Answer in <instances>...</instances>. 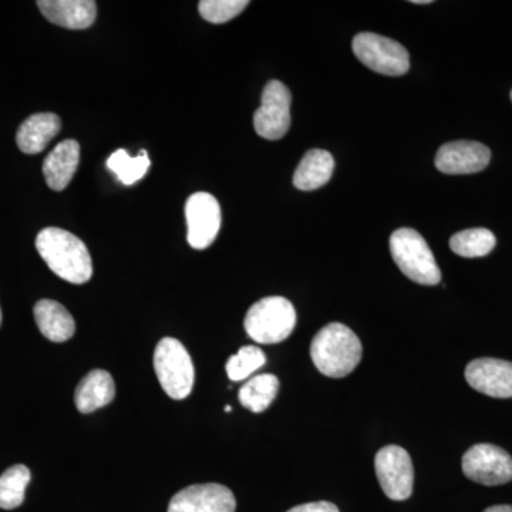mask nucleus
Returning <instances> with one entry per match:
<instances>
[{"mask_svg": "<svg viewBox=\"0 0 512 512\" xmlns=\"http://www.w3.org/2000/svg\"><path fill=\"white\" fill-rule=\"evenodd\" d=\"M36 249L50 271L64 281L82 285L92 279V256L82 239L72 232L55 227L45 228L37 235Z\"/></svg>", "mask_w": 512, "mask_h": 512, "instance_id": "obj_1", "label": "nucleus"}, {"mask_svg": "<svg viewBox=\"0 0 512 512\" xmlns=\"http://www.w3.org/2000/svg\"><path fill=\"white\" fill-rule=\"evenodd\" d=\"M362 343L342 323H330L312 340L313 365L322 375L340 379L350 375L362 360Z\"/></svg>", "mask_w": 512, "mask_h": 512, "instance_id": "obj_2", "label": "nucleus"}, {"mask_svg": "<svg viewBox=\"0 0 512 512\" xmlns=\"http://www.w3.org/2000/svg\"><path fill=\"white\" fill-rule=\"evenodd\" d=\"M390 252L407 278L420 285H437L441 271L426 239L412 228H400L390 237Z\"/></svg>", "mask_w": 512, "mask_h": 512, "instance_id": "obj_3", "label": "nucleus"}, {"mask_svg": "<svg viewBox=\"0 0 512 512\" xmlns=\"http://www.w3.org/2000/svg\"><path fill=\"white\" fill-rule=\"evenodd\" d=\"M249 338L261 345H275L292 335L296 326V311L288 299L269 296L249 308L245 316Z\"/></svg>", "mask_w": 512, "mask_h": 512, "instance_id": "obj_4", "label": "nucleus"}, {"mask_svg": "<svg viewBox=\"0 0 512 512\" xmlns=\"http://www.w3.org/2000/svg\"><path fill=\"white\" fill-rule=\"evenodd\" d=\"M154 369L161 387L171 399H187L195 380L194 363L180 340L164 338L154 352Z\"/></svg>", "mask_w": 512, "mask_h": 512, "instance_id": "obj_5", "label": "nucleus"}, {"mask_svg": "<svg viewBox=\"0 0 512 512\" xmlns=\"http://www.w3.org/2000/svg\"><path fill=\"white\" fill-rule=\"evenodd\" d=\"M353 53L366 67L384 76H403L409 72L410 56L396 40L363 32L352 42Z\"/></svg>", "mask_w": 512, "mask_h": 512, "instance_id": "obj_6", "label": "nucleus"}, {"mask_svg": "<svg viewBox=\"0 0 512 512\" xmlns=\"http://www.w3.org/2000/svg\"><path fill=\"white\" fill-rule=\"evenodd\" d=\"M292 94L278 80L266 84L262 93L261 107L255 111L254 127L258 136L265 140H281L291 127Z\"/></svg>", "mask_w": 512, "mask_h": 512, "instance_id": "obj_7", "label": "nucleus"}, {"mask_svg": "<svg viewBox=\"0 0 512 512\" xmlns=\"http://www.w3.org/2000/svg\"><path fill=\"white\" fill-rule=\"evenodd\" d=\"M463 473L474 483L503 485L512 480V457L494 444H476L463 456Z\"/></svg>", "mask_w": 512, "mask_h": 512, "instance_id": "obj_8", "label": "nucleus"}, {"mask_svg": "<svg viewBox=\"0 0 512 512\" xmlns=\"http://www.w3.org/2000/svg\"><path fill=\"white\" fill-rule=\"evenodd\" d=\"M377 480L383 493L393 501H404L413 494L412 458L399 446L383 447L375 458Z\"/></svg>", "mask_w": 512, "mask_h": 512, "instance_id": "obj_9", "label": "nucleus"}, {"mask_svg": "<svg viewBox=\"0 0 512 512\" xmlns=\"http://www.w3.org/2000/svg\"><path fill=\"white\" fill-rule=\"evenodd\" d=\"M188 244L192 248L207 249L217 239L221 228V207L208 192H195L185 204Z\"/></svg>", "mask_w": 512, "mask_h": 512, "instance_id": "obj_10", "label": "nucleus"}, {"mask_svg": "<svg viewBox=\"0 0 512 512\" xmlns=\"http://www.w3.org/2000/svg\"><path fill=\"white\" fill-rule=\"evenodd\" d=\"M237 500L221 484H195L171 498L168 512H235Z\"/></svg>", "mask_w": 512, "mask_h": 512, "instance_id": "obj_11", "label": "nucleus"}, {"mask_svg": "<svg viewBox=\"0 0 512 512\" xmlns=\"http://www.w3.org/2000/svg\"><path fill=\"white\" fill-rule=\"evenodd\" d=\"M467 383L477 392L495 399L512 397V363L507 360L483 357L468 363Z\"/></svg>", "mask_w": 512, "mask_h": 512, "instance_id": "obj_12", "label": "nucleus"}, {"mask_svg": "<svg viewBox=\"0 0 512 512\" xmlns=\"http://www.w3.org/2000/svg\"><path fill=\"white\" fill-rule=\"evenodd\" d=\"M491 151L477 141H453L437 151L436 167L448 175L476 174L490 164Z\"/></svg>", "mask_w": 512, "mask_h": 512, "instance_id": "obj_13", "label": "nucleus"}, {"mask_svg": "<svg viewBox=\"0 0 512 512\" xmlns=\"http://www.w3.org/2000/svg\"><path fill=\"white\" fill-rule=\"evenodd\" d=\"M37 6L50 23L66 29L90 28L97 16L93 0H39Z\"/></svg>", "mask_w": 512, "mask_h": 512, "instance_id": "obj_14", "label": "nucleus"}, {"mask_svg": "<svg viewBox=\"0 0 512 512\" xmlns=\"http://www.w3.org/2000/svg\"><path fill=\"white\" fill-rule=\"evenodd\" d=\"M80 163V146L76 140L57 144L43 161L46 183L53 191H63L73 180Z\"/></svg>", "mask_w": 512, "mask_h": 512, "instance_id": "obj_15", "label": "nucleus"}, {"mask_svg": "<svg viewBox=\"0 0 512 512\" xmlns=\"http://www.w3.org/2000/svg\"><path fill=\"white\" fill-rule=\"evenodd\" d=\"M114 397L116 384L113 377L106 370L96 369L83 377L74 394V402L80 413L89 414L113 402Z\"/></svg>", "mask_w": 512, "mask_h": 512, "instance_id": "obj_16", "label": "nucleus"}, {"mask_svg": "<svg viewBox=\"0 0 512 512\" xmlns=\"http://www.w3.org/2000/svg\"><path fill=\"white\" fill-rule=\"evenodd\" d=\"M62 121L55 113H37L23 121L16 134L20 151L39 154L59 134Z\"/></svg>", "mask_w": 512, "mask_h": 512, "instance_id": "obj_17", "label": "nucleus"}, {"mask_svg": "<svg viewBox=\"0 0 512 512\" xmlns=\"http://www.w3.org/2000/svg\"><path fill=\"white\" fill-rule=\"evenodd\" d=\"M33 312H35L37 328L45 338L56 343H63L73 338L76 322L62 303L52 299H42L36 303Z\"/></svg>", "mask_w": 512, "mask_h": 512, "instance_id": "obj_18", "label": "nucleus"}, {"mask_svg": "<svg viewBox=\"0 0 512 512\" xmlns=\"http://www.w3.org/2000/svg\"><path fill=\"white\" fill-rule=\"evenodd\" d=\"M335 160L325 150H311L303 156L293 175V185L301 191H315L332 178Z\"/></svg>", "mask_w": 512, "mask_h": 512, "instance_id": "obj_19", "label": "nucleus"}, {"mask_svg": "<svg viewBox=\"0 0 512 512\" xmlns=\"http://www.w3.org/2000/svg\"><path fill=\"white\" fill-rule=\"evenodd\" d=\"M278 390V377L265 373L249 379L239 389L238 399L245 409L251 410L252 413H262L274 402Z\"/></svg>", "mask_w": 512, "mask_h": 512, "instance_id": "obj_20", "label": "nucleus"}, {"mask_svg": "<svg viewBox=\"0 0 512 512\" xmlns=\"http://www.w3.org/2000/svg\"><path fill=\"white\" fill-rule=\"evenodd\" d=\"M30 478L32 474L23 464L10 467L0 476V508L2 510H15L23 504Z\"/></svg>", "mask_w": 512, "mask_h": 512, "instance_id": "obj_21", "label": "nucleus"}, {"mask_svg": "<svg viewBox=\"0 0 512 512\" xmlns=\"http://www.w3.org/2000/svg\"><path fill=\"white\" fill-rule=\"evenodd\" d=\"M494 247V234L485 228L466 229L450 239L451 251L463 258H481L490 254Z\"/></svg>", "mask_w": 512, "mask_h": 512, "instance_id": "obj_22", "label": "nucleus"}, {"mask_svg": "<svg viewBox=\"0 0 512 512\" xmlns=\"http://www.w3.org/2000/svg\"><path fill=\"white\" fill-rule=\"evenodd\" d=\"M107 168L113 171L124 185H133L147 174L150 168V158L146 151H140V156L130 157L126 150H117L107 160Z\"/></svg>", "mask_w": 512, "mask_h": 512, "instance_id": "obj_23", "label": "nucleus"}, {"mask_svg": "<svg viewBox=\"0 0 512 512\" xmlns=\"http://www.w3.org/2000/svg\"><path fill=\"white\" fill-rule=\"evenodd\" d=\"M265 363L266 356L261 349L256 346H244L238 350L237 355L229 357L225 369L232 382H241L248 379L256 370L261 369Z\"/></svg>", "mask_w": 512, "mask_h": 512, "instance_id": "obj_24", "label": "nucleus"}, {"mask_svg": "<svg viewBox=\"0 0 512 512\" xmlns=\"http://www.w3.org/2000/svg\"><path fill=\"white\" fill-rule=\"evenodd\" d=\"M248 5V0H202L198 9L207 22L221 25L237 18Z\"/></svg>", "mask_w": 512, "mask_h": 512, "instance_id": "obj_25", "label": "nucleus"}, {"mask_svg": "<svg viewBox=\"0 0 512 512\" xmlns=\"http://www.w3.org/2000/svg\"><path fill=\"white\" fill-rule=\"evenodd\" d=\"M286 512H339V508L329 501H318V503L296 505Z\"/></svg>", "mask_w": 512, "mask_h": 512, "instance_id": "obj_26", "label": "nucleus"}, {"mask_svg": "<svg viewBox=\"0 0 512 512\" xmlns=\"http://www.w3.org/2000/svg\"><path fill=\"white\" fill-rule=\"evenodd\" d=\"M484 512H512V505H494Z\"/></svg>", "mask_w": 512, "mask_h": 512, "instance_id": "obj_27", "label": "nucleus"}, {"mask_svg": "<svg viewBox=\"0 0 512 512\" xmlns=\"http://www.w3.org/2000/svg\"><path fill=\"white\" fill-rule=\"evenodd\" d=\"M414 5H429L431 0H413Z\"/></svg>", "mask_w": 512, "mask_h": 512, "instance_id": "obj_28", "label": "nucleus"}, {"mask_svg": "<svg viewBox=\"0 0 512 512\" xmlns=\"http://www.w3.org/2000/svg\"><path fill=\"white\" fill-rule=\"evenodd\" d=\"M225 412H232V407L231 406H227L225 407Z\"/></svg>", "mask_w": 512, "mask_h": 512, "instance_id": "obj_29", "label": "nucleus"}, {"mask_svg": "<svg viewBox=\"0 0 512 512\" xmlns=\"http://www.w3.org/2000/svg\"><path fill=\"white\" fill-rule=\"evenodd\" d=\"M0 325H2V311H0Z\"/></svg>", "mask_w": 512, "mask_h": 512, "instance_id": "obj_30", "label": "nucleus"}, {"mask_svg": "<svg viewBox=\"0 0 512 512\" xmlns=\"http://www.w3.org/2000/svg\"><path fill=\"white\" fill-rule=\"evenodd\" d=\"M511 100H512V92H511Z\"/></svg>", "mask_w": 512, "mask_h": 512, "instance_id": "obj_31", "label": "nucleus"}]
</instances>
